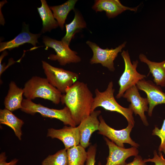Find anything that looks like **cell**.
I'll return each instance as SVG.
<instances>
[{
    "label": "cell",
    "instance_id": "7402d4cb",
    "mask_svg": "<svg viewBox=\"0 0 165 165\" xmlns=\"http://www.w3.org/2000/svg\"><path fill=\"white\" fill-rule=\"evenodd\" d=\"M77 0H69L60 5L50 6L55 19L62 30L64 28V24L67 16L72 10L75 9V6Z\"/></svg>",
    "mask_w": 165,
    "mask_h": 165
},
{
    "label": "cell",
    "instance_id": "5b68a950",
    "mask_svg": "<svg viewBox=\"0 0 165 165\" xmlns=\"http://www.w3.org/2000/svg\"><path fill=\"white\" fill-rule=\"evenodd\" d=\"M42 68L49 82L61 93L75 83L79 78L76 73L53 66L46 62L42 61Z\"/></svg>",
    "mask_w": 165,
    "mask_h": 165
},
{
    "label": "cell",
    "instance_id": "52a82bcc",
    "mask_svg": "<svg viewBox=\"0 0 165 165\" xmlns=\"http://www.w3.org/2000/svg\"><path fill=\"white\" fill-rule=\"evenodd\" d=\"M43 42L46 47L53 49L56 54H51L48 58L51 61H57L61 66L71 63H77L81 61V58L77 55V52L71 50L69 46L61 40L58 41L47 36L42 38Z\"/></svg>",
    "mask_w": 165,
    "mask_h": 165
},
{
    "label": "cell",
    "instance_id": "ba28073f",
    "mask_svg": "<svg viewBox=\"0 0 165 165\" xmlns=\"http://www.w3.org/2000/svg\"><path fill=\"white\" fill-rule=\"evenodd\" d=\"M100 124L98 133L107 137L119 147L124 148V143H127L132 146L138 148L139 145L133 141L130 136L134 126L128 124L125 128L121 130H115L105 123L101 116H99Z\"/></svg>",
    "mask_w": 165,
    "mask_h": 165
},
{
    "label": "cell",
    "instance_id": "2e32d148",
    "mask_svg": "<svg viewBox=\"0 0 165 165\" xmlns=\"http://www.w3.org/2000/svg\"><path fill=\"white\" fill-rule=\"evenodd\" d=\"M41 35V33L34 34L31 33L28 26H25L21 32L13 39L0 43V52L7 49L10 50L26 43H30L35 46L36 44L38 43V39Z\"/></svg>",
    "mask_w": 165,
    "mask_h": 165
},
{
    "label": "cell",
    "instance_id": "8fae6325",
    "mask_svg": "<svg viewBox=\"0 0 165 165\" xmlns=\"http://www.w3.org/2000/svg\"><path fill=\"white\" fill-rule=\"evenodd\" d=\"M136 85L139 90L143 91L147 95L149 105L148 113L151 117L156 106L165 104V93L163 92L160 86L150 80L143 79L139 81Z\"/></svg>",
    "mask_w": 165,
    "mask_h": 165
},
{
    "label": "cell",
    "instance_id": "cb8c5ba5",
    "mask_svg": "<svg viewBox=\"0 0 165 165\" xmlns=\"http://www.w3.org/2000/svg\"><path fill=\"white\" fill-rule=\"evenodd\" d=\"M42 165H68L67 150L62 149L53 155H50L42 162Z\"/></svg>",
    "mask_w": 165,
    "mask_h": 165
},
{
    "label": "cell",
    "instance_id": "484cf974",
    "mask_svg": "<svg viewBox=\"0 0 165 165\" xmlns=\"http://www.w3.org/2000/svg\"><path fill=\"white\" fill-rule=\"evenodd\" d=\"M145 162H151L154 163L155 165H165V158L163 157L162 152L157 153L156 150L153 151V157L151 159H145L143 160Z\"/></svg>",
    "mask_w": 165,
    "mask_h": 165
},
{
    "label": "cell",
    "instance_id": "44dd1931",
    "mask_svg": "<svg viewBox=\"0 0 165 165\" xmlns=\"http://www.w3.org/2000/svg\"><path fill=\"white\" fill-rule=\"evenodd\" d=\"M0 123L11 127L18 139L21 140V127L24 122L16 116L12 112L6 108L0 109Z\"/></svg>",
    "mask_w": 165,
    "mask_h": 165
},
{
    "label": "cell",
    "instance_id": "9a60e30c",
    "mask_svg": "<svg viewBox=\"0 0 165 165\" xmlns=\"http://www.w3.org/2000/svg\"><path fill=\"white\" fill-rule=\"evenodd\" d=\"M138 7L132 8L124 6L119 0H96L92 9L96 12L105 11L108 18H111L126 10L136 12Z\"/></svg>",
    "mask_w": 165,
    "mask_h": 165
},
{
    "label": "cell",
    "instance_id": "30bf717a",
    "mask_svg": "<svg viewBox=\"0 0 165 165\" xmlns=\"http://www.w3.org/2000/svg\"><path fill=\"white\" fill-rule=\"evenodd\" d=\"M123 97L130 103L128 108H130L135 115H138L143 124L146 126L149 125L145 112H148V101L147 98L141 97L136 85L127 89Z\"/></svg>",
    "mask_w": 165,
    "mask_h": 165
},
{
    "label": "cell",
    "instance_id": "7c38bea8",
    "mask_svg": "<svg viewBox=\"0 0 165 165\" xmlns=\"http://www.w3.org/2000/svg\"><path fill=\"white\" fill-rule=\"evenodd\" d=\"M109 148V155L105 165H125L126 160L131 156L138 155L139 151L136 147L126 148L118 146L108 138H104Z\"/></svg>",
    "mask_w": 165,
    "mask_h": 165
},
{
    "label": "cell",
    "instance_id": "ffe728a7",
    "mask_svg": "<svg viewBox=\"0 0 165 165\" xmlns=\"http://www.w3.org/2000/svg\"><path fill=\"white\" fill-rule=\"evenodd\" d=\"M41 6L38 7L37 9L42 22L41 32H50L52 30L58 27L59 25L46 1L41 0Z\"/></svg>",
    "mask_w": 165,
    "mask_h": 165
},
{
    "label": "cell",
    "instance_id": "4fadbf2b",
    "mask_svg": "<svg viewBox=\"0 0 165 165\" xmlns=\"http://www.w3.org/2000/svg\"><path fill=\"white\" fill-rule=\"evenodd\" d=\"M47 136L60 140L66 150L80 143V135L78 127L66 126L60 129H49L48 130Z\"/></svg>",
    "mask_w": 165,
    "mask_h": 165
},
{
    "label": "cell",
    "instance_id": "4316f807",
    "mask_svg": "<svg viewBox=\"0 0 165 165\" xmlns=\"http://www.w3.org/2000/svg\"><path fill=\"white\" fill-rule=\"evenodd\" d=\"M96 150V145L90 146L87 152V157L86 165H95ZM98 165H101L100 162H99Z\"/></svg>",
    "mask_w": 165,
    "mask_h": 165
},
{
    "label": "cell",
    "instance_id": "83f0119b",
    "mask_svg": "<svg viewBox=\"0 0 165 165\" xmlns=\"http://www.w3.org/2000/svg\"><path fill=\"white\" fill-rule=\"evenodd\" d=\"M7 156L5 152H2L0 155V165H16L18 161V160L14 159L9 163L6 161Z\"/></svg>",
    "mask_w": 165,
    "mask_h": 165
},
{
    "label": "cell",
    "instance_id": "d4e9b609",
    "mask_svg": "<svg viewBox=\"0 0 165 165\" xmlns=\"http://www.w3.org/2000/svg\"><path fill=\"white\" fill-rule=\"evenodd\" d=\"M152 135L158 137L161 140V143L158 148L159 152H162L165 154V119L161 129L155 126L152 130Z\"/></svg>",
    "mask_w": 165,
    "mask_h": 165
},
{
    "label": "cell",
    "instance_id": "d6986e66",
    "mask_svg": "<svg viewBox=\"0 0 165 165\" xmlns=\"http://www.w3.org/2000/svg\"><path fill=\"white\" fill-rule=\"evenodd\" d=\"M75 16L73 20L69 24H66V33L61 41L69 46L72 39L76 33L86 27V23L80 12L74 10Z\"/></svg>",
    "mask_w": 165,
    "mask_h": 165
},
{
    "label": "cell",
    "instance_id": "ac0fdd59",
    "mask_svg": "<svg viewBox=\"0 0 165 165\" xmlns=\"http://www.w3.org/2000/svg\"><path fill=\"white\" fill-rule=\"evenodd\" d=\"M24 95L23 89L20 88L13 81H11L9 84L7 94L4 101L5 108L11 112L22 108V103Z\"/></svg>",
    "mask_w": 165,
    "mask_h": 165
},
{
    "label": "cell",
    "instance_id": "603a6c76",
    "mask_svg": "<svg viewBox=\"0 0 165 165\" xmlns=\"http://www.w3.org/2000/svg\"><path fill=\"white\" fill-rule=\"evenodd\" d=\"M68 165H84L87 157V152L80 144L67 150Z\"/></svg>",
    "mask_w": 165,
    "mask_h": 165
},
{
    "label": "cell",
    "instance_id": "e0dca14e",
    "mask_svg": "<svg viewBox=\"0 0 165 165\" xmlns=\"http://www.w3.org/2000/svg\"><path fill=\"white\" fill-rule=\"evenodd\" d=\"M140 61L146 64L153 78L154 82L157 86L165 87V59L161 62L152 61L143 53L139 56Z\"/></svg>",
    "mask_w": 165,
    "mask_h": 165
},
{
    "label": "cell",
    "instance_id": "7a4b0ae2",
    "mask_svg": "<svg viewBox=\"0 0 165 165\" xmlns=\"http://www.w3.org/2000/svg\"><path fill=\"white\" fill-rule=\"evenodd\" d=\"M26 99L32 100L37 97L49 100L55 104L61 102L62 93L51 85L47 79L37 76L32 77L25 84L23 89Z\"/></svg>",
    "mask_w": 165,
    "mask_h": 165
},
{
    "label": "cell",
    "instance_id": "277c9868",
    "mask_svg": "<svg viewBox=\"0 0 165 165\" xmlns=\"http://www.w3.org/2000/svg\"><path fill=\"white\" fill-rule=\"evenodd\" d=\"M21 110L31 115L39 113L43 117L55 118L63 122L64 125L75 127L76 125L73 119L69 108L66 106L61 109L50 108L40 104L33 102L31 100L24 99Z\"/></svg>",
    "mask_w": 165,
    "mask_h": 165
},
{
    "label": "cell",
    "instance_id": "6da1fadb",
    "mask_svg": "<svg viewBox=\"0 0 165 165\" xmlns=\"http://www.w3.org/2000/svg\"><path fill=\"white\" fill-rule=\"evenodd\" d=\"M94 98L87 84L77 81L62 94L61 102L69 108L76 124L79 125L90 115Z\"/></svg>",
    "mask_w": 165,
    "mask_h": 165
},
{
    "label": "cell",
    "instance_id": "3957f363",
    "mask_svg": "<svg viewBox=\"0 0 165 165\" xmlns=\"http://www.w3.org/2000/svg\"><path fill=\"white\" fill-rule=\"evenodd\" d=\"M113 86V82L111 81L104 91L101 92L97 88L95 90V96L91 106V112L97 107H101L106 110L120 113L126 118L128 124L134 126L135 121L133 111L129 108L122 106L117 103L114 96L115 90Z\"/></svg>",
    "mask_w": 165,
    "mask_h": 165
},
{
    "label": "cell",
    "instance_id": "8992f818",
    "mask_svg": "<svg viewBox=\"0 0 165 165\" xmlns=\"http://www.w3.org/2000/svg\"><path fill=\"white\" fill-rule=\"evenodd\" d=\"M121 55L124 61L125 69L118 81L119 88L118 93L116 96L117 99L123 97L127 89L136 85L139 81L146 77V75L141 74L137 72V68L138 61L137 60L131 63L128 50H123Z\"/></svg>",
    "mask_w": 165,
    "mask_h": 165
},
{
    "label": "cell",
    "instance_id": "9c48e42d",
    "mask_svg": "<svg viewBox=\"0 0 165 165\" xmlns=\"http://www.w3.org/2000/svg\"><path fill=\"white\" fill-rule=\"evenodd\" d=\"M86 43L91 48L93 52V56L90 59L91 64H100L103 67L107 68L112 72L115 70L114 61L119 53L122 51V49L126 46V42L116 47L110 49L108 48L103 49L101 48L96 43L87 41Z\"/></svg>",
    "mask_w": 165,
    "mask_h": 165
},
{
    "label": "cell",
    "instance_id": "5bb4252c",
    "mask_svg": "<svg viewBox=\"0 0 165 165\" xmlns=\"http://www.w3.org/2000/svg\"><path fill=\"white\" fill-rule=\"evenodd\" d=\"M100 110L94 111L83 119L79 125L80 138L79 144L85 148L90 144V140L92 133L98 130L100 124L98 116L101 114Z\"/></svg>",
    "mask_w": 165,
    "mask_h": 165
},
{
    "label": "cell",
    "instance_id": "f1b7e54d",
    "mask_svg": "<svg viewBox=\"0 0 165 165\" xmlns=\"http://www.w3.org/2000/svg\"><path fill=\"white\" fill-rule=\"evenodd\" d=\"M125 165H147L140 156L137 155L135 156L133 161Z\"/></svg>",
    "mask_w": 165,
    "mask_h": 165
}]
</instances>
